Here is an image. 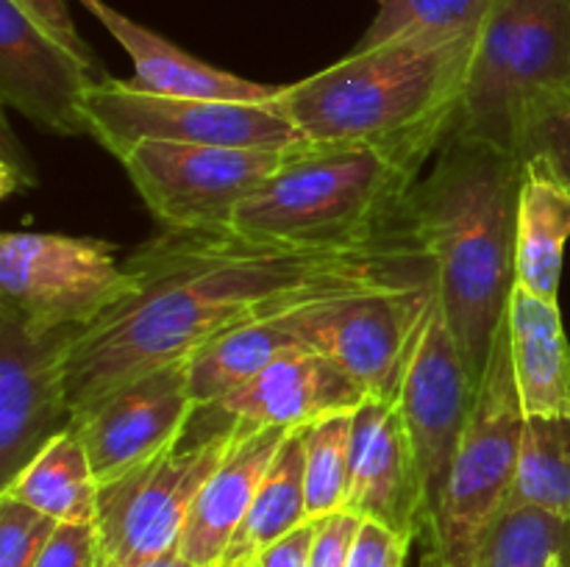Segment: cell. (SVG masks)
Masks as SVG:
<instances>
[{
  "label": "cell",
  "instance_id": "obj_36",
  "mask_svg": "<svg viewBox=\"0 0 570 567\" xmlns=\"http://www.w3.org/2000/svg\"><path fill=\"white\" fill-rule=\"evenodd\" d=\"M0 156H3V165H0V178H3V195L9 198L17 189H26L37 183V172L33 165L28 161L26 148H20L11 133L9 122H3V145H0Z\"/></svg>",
  "mask_w": 570,
  "mask_h": 567
},
{
  "label": "cell",
  "instance_id": "obj_13",
  "mask_svg": "<svg viewBox=\"0 0 570 567\" xmlns=\"http://www.w3.org/2000/svg\"><path fill=\"white\" fill-rule=\"evenodd\" d=\"M476 389V378L471 376L462 359V350L451 334L438 295L399 392L401 415H404L423 484H426L429 526L443 498L445 478L465 434Z\"/></svg>",
  "mask_w": 570,
  "mask_h": 567
},
{
  "label": "cell",
  "instance_id": "obj_12",
  "mask_svg": "<svg viewBox=\"0 0 570 567\" xmlns=\"http://www.w3.org/2000/svg\"><path fill=\"white\" fill-rule=\"evenodd\" d=\"M76 331H31L0 311V489L76 420L70 345Z\"/></svg>",
  "mask_w": 570,
  "mask_h": 567
},
{
  "label": "cell",
  "instance_id": "obj_17",
  "mask_svg": "<svg viewBox=\"0 0 570 567\" xmlns=\"http://www.w3.org/2000/svg\"><path fill=\"white\" fill-rule=\"evenodd\" d=\"M365 400L360 384L328 356L301 348L273 361L254 381L217 400V406L256 426L301 431L326 417L356 411Z\"/></svg>",
  "mask_w": 570,
  "mask_h": 567
},
{
  "label": "cell",
  "instance_id": "obj_40",
  "mask_svg": "<svg viewBox=\"0 0 570 567\" xmlns=\"http://www.w3.org/2000/svg\"><path fill=\"white\" fill-rule=\"evenodd\" d=\"M98 567H117V565H115V561L109 559V556H104V559H100V565H98Z\"/></svg>",
  "mask_w": 570,
  "mask_h": 567
},
{
  "label": "cell",
  "instance_id": "obj_30",
  "mask_svg": "<svg viewBox=\"0 0 570 567\" xmlns=\"http://www.w3.org/2000/svg\"><path fill=\"white\" fill-rule=\"evenodd\" d=\"M515 153L521 159L546 161L570 195V103H554L538 111L523 126Z\"/></svg>",
  "mask_w": 570,
  "mask_h": 567
},
{
  "label": "cell",
  "instance_id": "obj_25",
  "mask_svg": "<svg viewBox=\"0 0 570 567\" xmlns=\"http://www.w3.org/2000/svg\"><path fill=\"white\" fill-rule=\"evenodd\" d=\"M551 511L570 520V420L527 417L521 456L504 509Z\"/></svg>",
  "mask_w": 570,
  "mask_h": 567
},
{
  "label": "cell",
  "instance_id": "obj_8",
  "mask_svg": "<svg viewBox=\"0 0 570 567\" xmlns=\"http://www.w3.org/2000/svg\"><path fill=\"white\" fill-rule=\"evenodd\" d=\"M134 292L115 245L53 231L0 237V311L31 331L81 334Z\"/></svg>",
  "mask_w": 570,
  "mask_h": 567
},
{
  "label": "cell",
  "instance_id": "obj_20",
  "mask_svg": "<svg viewBox=\"0 0 570 567\" xmlns=\"http://www.w3.org/2000/svg\"><path fill=\"white\" fill-rule=\"evenodd\" d=\"M507 334L523 417L570 420V339L560 304L515 284L507 306Z\"/></svg>",
  "mask_w": 570,
  "mask_h": 567
},
{
  "label": "cell",
  "instance_id": "obj_22",
  "mask_svg": "<svg viewBox=\"0 0 570 567\" xmlns=\"http://www.w3.org/2000/svg\"><path fill=\"white\" fill-rule=\"evenodd\" d=\"M287 311L245 326L228 328L206 345H200L184 367H187L189 392L200 406H209L232 395L234 389L254 381L273 361L306 348L298 334L289 328Z\"/></svg>",
  "mask_w": 570,
  "mask_h": 567
},
{
  "label": "cell",
  "instance_id": "obj_23",
  "mask_svg": "<svg viewBox=\"0 0 570 567\" xmlns=\"http://www.w3.org/2000/svg\"><path fill=\"white\" fill-rule=\"evenodd\" d=\"M0 495L22 500L56 523H98L100 484L76 428L50 439Z\"/></svg>",
  "mask_w": 570,
  "mask_h": 567
},
{
  "label": "cell",
  "instance_id": "obj_37",
  "mask_svg": "<svg viewBox=\"0 0 570 567\" xmlns=\"http://www.w3.org/2000/svg\"><path fill=\"white\" fill-rule=\"evenodd\" d=\"M137 567H195V565H189V561L178 554V548H173V550H167V554L142 561V565H137Z\"/></svg>",
  "mask_w": 570,
  "mask_h": 567
},
{
  "label": "cell",
  "instance_id": "obj_9",
  "mask_svg": "<svg viewBox=\"0 0 570 567\" xmlns=\"http://www.w3.org/2000/svg\"><path fill=\"white\" fill-rule=\"evenodd\" d=\"M438 298V281L365 289L289 309L287 322L306 348L328 356L367 400H399L406 367Z\"/></svg>",
  "mask_w": 570,
  "mask_h": 567
},
{
  "label": "cell",
  "instance_id": "obj_24",
  "mask_svg": "<svg viewBox=\"0 0 570 567\" xmlns=\"http://www.w3.org/2000/svg\"><path fill=\"white\" fill-rule=\"evenodd\" d=\"M309 520L304 487V428L284 439L271 470L262 478L245 520L239 523L220 567L256 565L262 554Z\"/></svg>",
  "mask_w": 570,
  "mask_h": 567
},
{
  "label": "cell",
  "instance_id": "obj_31",
  "mask_svg": "<svg viewBox=\"0 0 570 567\" xmlns=\"http://www.w3.org/2000/svg\"><path fill=\"white\" fill-rule=\"evenodd\" d=\"M100 559L98 523H59L33 567H98Z\"/></svg>",
  "mask_w": 570,
  "mask_h": 567
},
{
  "label": "cell",
  "instance_id": "obj_14",
  "mask_svg": "<svg viewBox=\"0 0 570 567\" xmlns=\"http://www.w3.org/2000/svg\"><path fill=\"white\" fill-rule=\"evenodd\" d=\"M184 361L122 384L76 411L72 428L87 448L100 487L117 481L167 448L198 411Z\"/></svg>",
  "mask_w": 570,
  "mask_h": 567
},
{
  "label": "cell",
  "instance_id": "obj_19",
  "mask_svg": "<svg viewBox=\"0 0 570 567\" xmlns=\"http://www.w3.org/2000/svg\"><path fill=\"white\" fill-rule=\"evenodd\" d=\"M78 3L111 33V39H117V44L134 61V78L128 81L137 89L156 94H178V98L245 100V103H267L276 98L278 87L239 78L234 72L195 59L193 53L173 44L161 33L145 28L142 22L126 17L106 0H78Z\"/></svg>",
  "mask_w": 570,
  "mask_h": 567
},
{
  "label": "cell",
  "instance_id": "obj_15",
  "mask_svg": "<svg viewBox=\"0 0 570 567\" xmlns=\"http://www.w3.org/2000/svg\"><path fill=\"white\" fill-rule=\"evenodd\" d=\"M100 76L39 28L14 0H0V100L59 137L89 133L87 94Z\"/></svg>",
  "mask_w": 570,
  "mask_h": 567
},
{
  "label": "cell",
  "instance_id": "obj_4",
  "mask_svg": "<svg viewBox=\"0 0 570 567\" xmlns=\"http://www.w3.org/2000/svg\"><path fill=\"white\" fill-rule=\"evenodd\" d=\"M438 150L417 145H312L237 209L232 231L284 248H360L412 222V192Z\"/></svg>",
  "mask_w": 570,
  "mask_h": 567
},
{
  "label": "cell",
  "instance_id": "obj_5",
  "mask_svg": "<svg viewBox=\"0 0 570 567\" xmlns=\"http://www.w3.org/2000/svg\"><path fill=\"white\" fill-rule=\"evenodd\" d=\"M554 103H570V0H499L476 39L454 131L515 153L523 126Z\"/></svg>",
  "mask_w": 570,
  "mask_h": 567
},
{
  "label": "cell",
  "instance_id": "obj_32",
  "mask_svg": "<svg viewBox=\"0 0 570 567\" xmlns=\"http://www.w3.org/2000/svg\"><path fill=\"white\" fill-rule=\"evenodd\" d=\"M14 3L20 6L39 28H45L50 37L59 39L67 50H72L78 59L87 61L95 72L106 76L104 67H100V59L95 56L92 44L78 33L76 20H72L70 14V0H14Z\"/></svg>",
  "mask_w": 570,
  "mask_h": 567
},
{
  "label": "cell",
  "instance_id": "obj_27",
  "mask_svg": "<svg viewBox=\"0 0 570 567\" xmlns=\"http://www.w3.org/2000/svg\"><path fill=\"white\" fill-rule=\"evenodd\" d=\"M557 556L570 567V520L523 506L495 517L471 567H549Z\"/></svg>",
  "mask_w": 570,
  "mask_h": 567
},
{
  "label": "cell",
  "instance_id": "obj_3",
  "mask_svg": "<svg viewBox=\"0 0 570 567\" xmlns=\"http://www.w3.org/2000/svg\"><path fill=\"white\" fill-rule=\"evenodd\" d=\"M476 37H412L351 50L326 70L278 87L273 103L312 145H417L454 131Z\"/></svg>",
  "mask_w": 570,
  "mask_h": 567
},
{
  "label": "cell",
  "instance_id": "obj_34",
  "mask_svg": "<svg viewBox=\"0 0 570 567\" xmlns=\"http://www.w3.org/2000/svg\"><path fill=\"white\" fill-rule=\"evenodd\" d=\"M360 526L362 517L351 515V511H334V515L321 517L309 567H348L351 545H354Z\"/></svg>",
  "mask_w": 570,
  "mask_h": 567
},
{
  "label": "cell",
  "instance_id": "obj_6",
  "mask_svg": "<svg viewBox=\"0 0 570 567\" xmlns=\"http://www.w3.org/2000/svg\"><path fill=\"white\" fill-rule=\"evenodd\" d=\"M245 422L217 404L198 406L161 454L100 487L104 556L117 567H137L176 548L200 489L239 442Z\"/></svg>",
  "mask_w": 570,
  "mask_h": 567
},
{
  "label": "cell",
  "instance_id": "obj_10",
  "mask_svg": "<svg viewBox=\"0 0 570 567\" xmlns=\"http://www.w3.org/2000/svg\"><path fill=\"white\" fill-rule=\"evenodd\" d=\"M295 148H228L145 139L122 156L120 165L161 228L232 231L239 206L287 165Z\"/></svg>",
  "mask_w": 570,
  "mask_h": 567
},
{
  "label": "cell",
  "instance_id": "obj_39",
  "mask_svg": "<svg viewBox=\"0 0 570 567\" xmlns=\"http://www.w3.org/2000/svg\"><path fill=\"white\" fill-rule=\"evenodd\" d=\"M549 567H566V559H560V556H557V559L549 561Z\"/></svg>",
  "mask_w": 570,
  "mask_h": 567
},
{
  "label": "cell",
  "instance_id": "obj_21",
  "mask_svg": "<svg viewBox=\"0 0 570 567\" xmlns=\"http://www.w3.org/2000/svg\"><path fill=\"white\" fill-rule=\"evenodd\" d=\"M518 192L515 284L538 298L560 304L562 267L570 242V195L540 159H521Z\"/></svg>",
  "mask_w": 570,
  "mask_h": 567
},
{
  "label": "cell",
  "instance_id": "obj_33",
  "mask_svg": "<svg viewBox=\"0 0 570 567\" xmlns=\"http://www.w3.org/2000/svg\"><path fill=\"white\" fill-rule=\"evenodd\" d=\"M412 543L415 539L401 537L382 523L362 520L354 545H351L348 567H406Z\"/></svg>",
  "mask_w": 570,
  "mask_h": 567
},
{
  "label": "cell",
  "instance_id": "obj_7",
  "mask_svg": "<svg viewBox=\"0 0 570 567\" xmlns=\"http://www.w3.org/2000/svg\"><path fill=\"white\" fill-rule=\"evenodd\" d=\"M521 395L512 370L507 317L490 350L476 400L460 439L443 498L423 534L426 548L440 550L451 567H471L479 543L504 511L518 470L523 439Z\"/></svg>",
  "mask_w": 570,
  "mask_h": 567
},
{
  "label": "cell",
  "instance_id": "obj_18",
  "mask_svg": "<svg viewBox=\"0 0 570 567\" xmlns=\"http://www.w3.org/2000/svg\"><path fill=\"white\" fill-rule=\"evenodd\" d=\"M289 434L293 431L287 428L245 422L243 437L204 484L181 528L176 548L189 565H223V556H226L239 523L248 515L262 478L267 476Z\"/></svg>",
  "mask_w": 570,
  "mask_h": 567
},
{
  "label": "cell",
  "instance_id": "obj_35",
  "mask_svg": "<svg viewBox=\"0 0 570 567\" xmlns=\"http://www.w3.org/2000/svg\"><path fill=\"white\" fill-rule=\"evenodd\" d=\"M317 520H306L287 537L273 543L265 554L256 559V567H309L312 548H315Z\"/></svg>",
  "mask_w": 570,
  "mask_h": 567
},
{
  "label": "cell",
  "instance_id": "obj_41",
  "mask_svg": "<svg viewBox=\"0 0 570 567\" xmlns=\"http://www.w3.org/2000/svg\"><path fill=\"white\" fill-rule=\"evenodd\" d=\"M248 567H256V565H248Z\"/></svg>",
  "mask_w": 570,
  "mask_h": 567
},
{
  "label": "cell",
  "instance_id": "obj_11",
  "mask_svg": "<svg viewBox=\"0 0 570 567\" xmlns=\"http://www.w3.org/2000/svg\"><path fill=\"white\" fill-rule=\"evenodd\" d=\"M89 137L117 161L145 139L228 148H295L301 133L273 100L178 98L137 89L131 81L104 78L87 94Z\"/></svg>",
  "mask_w": 570,
  "mask_h": 567
},
{
  "label": "cell",
  "instance_id": "obj_26",
  "mask_svg": "<svg viewBox=\"0 0 570 567\" xmlns=\"http://www.w3.org/2000/svg\"><path fill=\"white\" fill-rule=\"evenodd\" d=\"M499 0H379V11L354 50L395 39H462L482 33Z\"/></svg>",
  "mask_w": 570,
  "mask_h": 567
},
{
  "label": "cell",
  "instance_id": "obj_2",
  "mask_svg": "<svg viewBox=\"0 0 570 567\" xmlns=\"http://www.w3.org/2000/svg\"><path fill=\"white\" fill-rule=\"evenodd\" d=\"M523 161L451 131L412 192V226L438 281L440 306L468 370L482 381L515 287Z\"/></svg>",
  "mask_w": 570,
  "mask_h": 567
},
{
  "label": "cell",
  "instance_id": "obj_1",
  "mask_svg": "<svg viewBox=\"0 0 570 567\" xmlns=\"http://www.w3.org/2000/svg\"><path fill=\"white\" fill-rule=\"evenodd\" d=\"M134 292L72 337V409L187 361L228 328L315 300L434 276L415 226L360 248H284L234 231H167L126 259Z\"/></svg>",
  "mask_w": 570,
  "mask_h": 567
},
{
  "label": "cell",
  "instance_id": "obj_16",
  "mask_svg": "<svg viewBox=\"0 0 570 567\" xmlns=\"http://www.w3.org/2000/svg\"><path fill=\"white\" fill-rule=\"evenodd\" d=\"M395 534L423 539L429 495L399 400H365L354 411L345 509Z\"/></svg>",
  "mask_w": 570,
  "mask_h": 567
},
{
  "label": "cell",
  "instance_id": "obj_38",
  "mask_svg": "<svg viewBox=\"0 0 570 567\" xmlns=\"http://www.w3.org/2000/svg\"><path fill=\"white\" fill-rule=\"evenodd\" d=\"M417 567H451V565H449V561H445V556L440 554V550L426 548V550H423L421 561H417Z\"/></svg>",
  "mask_w": 570,
  "mask_h": 567
},
{
  "label": "cell",
  "instance_id": "obj_29",
  "mask_svg": "<svg viewBox=\"0 0 570 567\" xmlns=\"http://www.w3.org/2000/svg\"><path fill=\"white\" fill-rule=\"evenodd\" d=\"M59 523L0 495V567H33Z\"/></svg>",
  "mask_w": 570,
  "mask_h": 567
},
{
  "label": "cell",
  "instance_id": "obj_28",
  "mask_svg": "<svg viewBox=\"0 0 570 567\" xmlns=\"http://www.w3.org/2000/svg\"><path fill=\"white\" fill-rule=\"evenodd\" d=\"M351 434L354 411L326 417L304 428V487L309 520L345 509L351 484Z\"/></svg>",
  "mask_w": 570,
  "mask_h": 567
}]
</instances>
